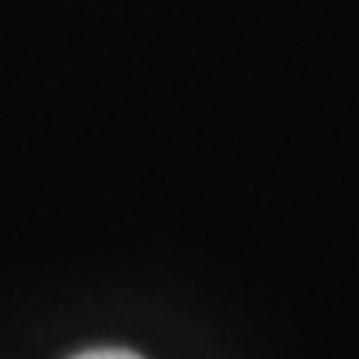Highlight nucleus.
Wrapping results in <instances>:
<instances>
[{
    "label": "nucleus",
    "instance_id": "f257e3e1",
    "mask_svg": "<svg viewBox=\"0 0 359 359\" xmlns=\"http://www.w3.org/2000/svg\"><path fill=\"white\" fill-rule=\"evenodd\" d=\"M75 359H141V356L132 351H123V347H99V351L78 353Z\"/></svg>",
    "mask_w": 359,
    "mask_h": 359
}]
</instances>
